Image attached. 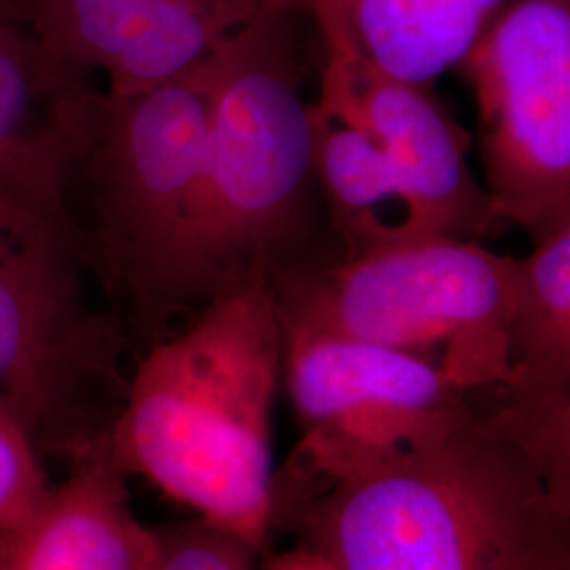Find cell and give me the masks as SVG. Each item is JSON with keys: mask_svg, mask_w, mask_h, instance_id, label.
<instances>
[{"mask_svg": "<svg viewBox=\"0 0 570 570\" xmlns=\"http://www.w3.org/2000/svg\"><path fill=\"white\" fill-rule=\"evenodd\" d=\"M45 463L18 414L0 400V534L18 529L51 489Z\"/></svg>", "mask_w": 570, "mask_h": 570, "instance_id": "cell-16", "label": "cell"}, {"mask_svg": "<svg viewBox=\"0 0 570 570\" xmlns=\"http://www.w3.org/2000/svg\"><path fill=\"white\" fill-rule=\"evenodd\" d=\"M258 570H338L322 553H317L303 543H296L292 550L279 551L261 560Z\"/></svg>", "mask_w": 570, "mask_h": 570, "instance_id": "cell-19", "label": "cell"}, {"mask_svg": "<svg viewBox=\"0 0 570 570\" xmlns=\"http://www.w3.org/2000/svg\"><path fill=\"white\" fill-rule=\"evenodd\" d=\"M91 284L72 226L0 190V400L66 465L108 446L136 355Z\"/></svg>", "mask_w": 570, "mask_h": 570, "instance_id": "cell-5", "label": "cell"}, {"mask_svg": "<svg viewBox=\"0 0 570 570\" xmlns=\"http://www.w3.org/2000/svg\"><path fill=\"white\" fill-rule=\"evenodd\" d=\"M261 553L242 537L195 518L157 529L150 570H258Z\"/></svg>", "mask_w": 570, "mask_h": 570, "instance_id": "cell-17", "label": "cell"}, {"mask_svg": "<svg viewBox=\"0 0 570 570\" xmlns=\"http://www.w3.org/2000/svg\"><path fill=\"white\" fill-rule=\"evenodd\" d=\"M284 330L266 285L214 296L129 372L108 449L119 468L265 550Z\"/></svg>", "mask_w": 570, "mask_h": 570, "instance_id": "cell-1", "label": "cell"}, {"mask_svg": "<svg viewBox=\"0 0 570 570\" xmlns=\"http://www.w3.org/2000/svg\"><path fill=\"white\" fill-rule=\"evenodd\" d=\"M345 7L346 0H275V9H287L313 20L326 53H343L346 49Z\"/></svg>", "mask_w": 570, "mask_h": 570, "instance_id": "cell-18", "label": "cell"}, {"mask_svg": "<svg viewBox=\"0 0 570 570\" xmlns=\"http://www.w3.org/2000/svg\"><path fill=\"white\" fill-rule=\"evenodd\" d=\"M96 91L51 56L20 0H0V190L72 226L68 186Z\"/></svg>", "mask_w": 570, "mask_h": 570, "instance_id": "cell-11", "label": "cell"}, {"mask_svg": "<svg viewBox=\"0 0 570 570\" xmlns=\"http://www.w3.org/2000/svg\"><path fill=\"white\" fill-rule=\"evenodd\" d=\"M282 330V383L301 440L275 469L273 530L289 511L459 425L475 406L471 393L423 357Z\"/></svg>", "mask_w": 570, "mask_h": 570, "instance_id": "cell-7", "label": "cell"}, {"mask_svg": "<svg viewBox=\"0 0 570 570\" xmlns=\"http://www.w3.org/2000/svg\"><path fill=\"white\" fill-rule=\"evenodd\" d=\"M513 282L515 256L414 237L292 268L268 292L285 330L404 351L480 395L508 376Z\"/></svg>", "mask_w": 570, "mask_h": 570, "instance_id": "cell-6", "label": "cell"}, {"mask_svg": "<svg viewBox=\"0 0 570 570\" xmlns=\"http://www.w3.org/2000/svg\"><path fill=\"white\" fill-rule=\"evenodd\" d=\"M478 402L570 501V226L515 258L508 376Z\"/></svg>", "mask_w": 570, "mask_h": 570, "instance_id": "cell-10", "label": "cell"}, {"mask_svg": "<svg viewBox=\"0 0 570 570\" xmlns=\"http://www.w3.org/2000/svg\"><path fill=\"white\" fill-rule=\"evenodd\" d=\"M508 0H346V49L389 79L429 89L456 68Z\"/></svg>", "mask_w": 570, "mask_h": 570, "instance_id": "cell-13", "label": "cell"}, {"mask_svg": "<svg viewBox=\"0 0 570 570\" xmlns=\"http://www.w3.org/2000/svg\"><path fill=\"white\" fill-rule=\"evenodd\" d=\"M301 18L266 9L216 51L202 245L209 301L330 261Z\"/></svg>", "mask_w": 570, "mask_h": 570, "instance_id": "cell-4", "label": "cell"}, {"mask_svg": "<svg viewBox=\"0 0 570 570\" xmlns=\"http://www.w3.org/2000/svg\"><path fill=\"white\" fill-rule=\"evenodd\" d=\"M214 79L216 53L136 94L98 89L72 169L75 237L136 355L209 303L202 245Z\"/></svg>", "mask_w": 570, "mask_h": 570, "instance_id": "cell-3", "label": "cell"}, {"mask_svg": "<svg viewBox=\"0 0 570 570\" xmlns=\"http://www.w3.org/2000/svg\"><path fill=\"white\" fill-rule=\"evenodd\" d=\"M279 529L338 570H570V501L478 402Z\"/></svg>", "mask_w": 570, "mask_h": 570, "instance_id": "cell-2", "label": "cell"}, {"mask_svg": "<svg viewBox=\"0 0 570 570\" xmlns=\"http://www.w3.org/2000/svg\"><path fill=\"white\" fill-rule=\"evenodd\" d=\"M315 106L366 129L383 148L404 205L400 239L480 242L501 228L469 164L468 134L429 89L389 79L353 56L326 53Z\"/></svg>", "mask_w": 570, "mask_h": 570, "instance_id": "cell-9", "label": "cell"}, {"mask_svg": "<svg viewBox=\"0 0 570 570\" xmlns=\"http://www.w3.org/2000/svg\"><path fill=\"white\" fill-rule=\"evenodd\" d=\"M108 446L68 465L18 529L0 534V570H150L157 529L131 508Z\"/></svg>", "mask_w": 570, "mask_h": 570, "instance_id": "cell-12", "label": "cell"}, {"mask_svg": "<svg viewBox=\"0 0 570 570\" xmlns=\"http://www.w3.org/2000/svg\"><path fill=\"white\" fill-rule=\"evenodd\" d=\"M456 70L497 223L530 244L570 226V0H508Z\"/></svg>", "mask_w": 570, "mask_h": 570, "instance_id": "cell-8", "label": "cell"}, {"mask_svg": "<svg viewBox=\"0 0 570 570\" xmlns=\"http://www.w3.org/2000/svg\"><path fill=\"white\" fill-rule=\"evenodd\" d=\"M266 9L275 0H155L100 89L125 96L178 79Z\"/></svg>", "mask_w": 570, "mask_h": 570, "instance_id": "cell-15", "label": "cell"}, {"mask_svg": "<svg viewBox=\"0 0 570 570\" xmlns=\"http://www.w3.org/2000/svg\"><path fill=\"white\" fill-rule=\"evenodd\" d=\"M313 138L327 223L343 247L338 258L395 242L385 212L395 207L404 223V205L383 148L366 129L327 117L315 102Z\"/></svg>", "mask_w": 570, "mask_h": 570, "instance_id": "cell-14", "label": "cell"}]
</instances>
